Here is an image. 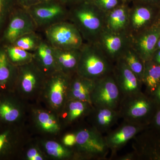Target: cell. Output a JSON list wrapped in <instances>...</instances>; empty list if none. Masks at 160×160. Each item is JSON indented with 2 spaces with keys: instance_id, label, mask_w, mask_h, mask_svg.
Returning <instances> with one entry per match:
<instances>
[{
  "instance_id": "cell-1",
  "label": "cell",
  "mask_w": 160,
  "mask_h": 160,
  "mask_svg": "<svg viewBox=\"0 0 160 160\" xmlns=\"http://www.w3.org/2000/svg\"><path fill=\"white\" fill-rule=\"evenodd\" d=\"M105 12L86 1L69 8L68 20L77 28L85 42H97L105 29Z\"/></svg>"
},
{
  "instance_id": "cell-2",
  "label": "cell",
  "mask_w": 160,
  "mask_h": 160,
  "mask_svg": "<svg viewBox=\"0 0 160 160\" xmlns=\"http://www.w3.org/2000/svg\"><path fill=\"white\" fill-rule=\"evenodd\" d=\"M114 65L97 43L85 42L81 48L77 73L96 81L112 74Z\"/></svg>"
},
{
  "instance_id": "cell-3",
  "label": "cell",
  "mask_w": 160,
  "mask_h": 160,
  "mask_svg": "<svg viewBox=\"0 0 160 160\" xmlns=\"http://www.w3.org/2000/svg\"><path fill=\"white\" fill-rule=\"evenodd\" d=\"M158 107L150 96L142 91L123 97L118 112L123 121L149 126Z\"/></svg>"
},
{
  "instance_id": "cell-4",
  "label": "cell",
  "mask_w": 160,
  "mask_h": 160,
  "mask_svg": "<svg viewBox=\"0 0 160 160\" xmlns=\"http://www.w3.org/2000/svg\"><path fill=\"white\" fill-rule=\"evenodd\" d=\"M75 132V160L106 159L109 150L102 134L91 126L81 127Z\"/></svg>"
},
{
  "instance_id": "cell-5",
  "label": "cell",
  "mask_w": 160,
  "mask_h": 160,
  "mask_svg": "<svg viewBox=\"0 0 160 160\" xmlns=\"http://www.w3.org/2000/svg\"><path fill=\"white\" fill-rule=\"evenodd\" d=\"M47 76L32 60L18 67L13 92L22 100L40 97Z\"/></svg>"
},
{
  "instance_id": "cell-6",
  "label": "cell",
  "mask_w": 160,
  "mask_h": 160,
  "mask_svg": "<svg viewBox=\"0 0 160 160\" xmlns=\"http://www.w3.org/2000/svg\"><path fill=\"white\" fill-rule=\"evenodd\" d=\"M71 77L57 71L46 78L40 97L49 110L58 115L67 102Z\"/></svg>"
},
{
  "instance_id": "cell-7",
  "label": "cell",
  "mask_w": 160,
  "mask_h": 160,
  "mask_svg": "<svg viewBox=\"0 0 160 160\" xmlns=\"http://www.w3.org/2000/svg\"><path fill=\"white\" fill-rule=\"evenodd\" d=\"M43 31L44 38L56 49H81L85 43L79 31L69 20L52 25Z\"/></svg>"
},
{
  "instance_id": "cell-8",
  "label": "cell",
  "mask_w": 160,
  "mask_h": 160,
  "mask_svg": "<svg viewBox=\"0 0 160 160\" xmlns=\"http://www.w3.org/2000/svg\"><path fill=\"white\" fill-rule=\"evenodd\" d=\"M38 31L37 26L27 9L17 6L3 30L0 38V45L11 46L24 35Z\"/></svg>"
},
{
  "instance_id": "cell-9",
  "label": "cell",
  "mask_w": 160,
  "mask_h": 160,
  "mask_svg": "<svg viewBox=\"0 0 160 160\" xmlns=\"http://www.w3.org/2000/svg\"><path fill=\"white\" fill-rule=\"evenodd\" d=\"M27 10L37 26L38 31L68 20L69 18V8L59 0H46Z\"/></svg>"
},
{
  "instance_id": "cell-10",
  "label": "cell",
  "mask_w": 160,
  "mask_h": 160,
  "mask_svg": "<svg viewBox=\"0 0 160 160\" xmlns=\"http://www.w3.org/2000/svg\"><path fill=\"white\" fill-rule=\"evenodd\" d=\"M122 98L112 73L95 81L90 99L94 107H107L118 110Z\"/></svg>"
},
{
  "instance_id": "cell-11",
  "label": "cell",
  "mask_w": 160,
  "mask_h": 160,
  "mask_svg": "<svg viewBox=\"0 0 160 160\" xmlns=\"http://www.w3.org/2000/svg\"><path fill=\"white\" fill-rule=\"evenodd\" d=\"M138 160H160V132L148 127L133 139Z\"/></svg>"
},
{
  "instance_id": "cell-12",
  "label": "cell",
  "mask_w": 160,
  "mask_h": 160,
  "mask_svg": "<svg viewBox=\"0 0 160 160\" xmlns=\"http://www.w3.org/2000/svg\"><path fill=\"white\" fill-rule=\"evenodd\" d=\"M160 7L138 3L129 8V34H137L153 26L158 21Z\"/></svg>"
},
{
  "instance_id": "cell-13",
  "label": "cell",
  "mask_w": 160,
  "mask_h": 160,
  "mask_svg": "<svg viewBox=\"0 0 160 160\" xmlns=\"http://www.w3.org/2000/svg\"><path fill=\"white\" fill-rule=\"evenodd\" d=\"M96 43L115 64L131 45V37L127 33H116L105 29Z\"/></svg>"
},
{
  "instance_id": "cell-14",
  "label": "cell",
  "mask_w": 160,
  "mask_h": 160,
  "mask_svg": "<svg viewBox=\"0 0 160 160\" xmlns=\"http://www.w3.org/2000/svg\"><path fill=\"white\" fill-rule=\"evenodd\" d=\"M148 127L147 125L123 121L117 129L109 132L104 138L109 151H111V158L115 157L118 150Z\"/></svg>"
},
{
  "instance_id": "cell-15",
  "label": "cell",
  "mask_w": 160,
  "mask_h": 160,
  "mask_svg": "<svg viewBox=\"0 0 160 160\" xmlns=\"http://www.w3.org/2000/svg\"><path fill=\"white\" fill-rule=\"evenodd\" d=\"M20 125L0 123V160L13 159L19 154L23 141Z\"/></svg>"
},
{
  "instance_id": "cell-16",
  "label": "cell",
  "mask_w": 160,
  "mask_h": 160,
  "mask_svg": "<svg viewBox=\"0 0 160 160\" xmlns=\"http://www.w3.org/2000/svg\"><path fill=\"white\" fill-rule=\"evenodd\" d=\"M22 101L14 92L0 91V123L20 125L25 113Z\"/></svg>"
},
{
  "instance_id": "cell-17",
  "label": "cell",
  "mask_w": 160,
  "mask_h": 160,
  "mask_svg": "<svg viewBox=\"0 0 160 160\" xmlns=\"http://www.w3.org/2000/svg\"><path fill=\"white\" fill-rule=\"evenodd\" d=\"M131 37V46L145 62L151 60L160 38V23Z\"/></svg>"
},
{
  "instance_id": "cell-18",
  "label": "cell",
  "mask_w": 160,
  "mask_h": 160,
  "mask_svg": "<svg viewBox=\"0 0 160 160\" xmlns=\"http://www.w3.org/2000/svg\"><path fill=\"white\" fill-rule=\"evenodd\" d=\"M112 74L123 98L142 91V82L122 59L115 63Z\"/></svg>"
},
{
  "instance_id": "cell-19",
  "label": "cell",
  "mask_w": 160,
  "mask_h": 160,
  "mask_svg": "<svg viewBox=\"0 0 160 160\" xmlns=\"http://www.w3.org/2000/svg\"><path fill=\"white\" fill-rule=\"evenodd\" d=\"M88 117L91 126L102 134L110 131L121 118L118 110L94 106Z\"/></svg>"
},
{
  "instance_id": "cell-20",
  "label": "cell",
  "mask_w": 160,
  "mask_h": 160,
  "mask_svg": "<svg viewBox=\"0 0 160 160\" xmlns=\"http://www.w3.org/2000/svg\"><path fill=\"white\" fill-rule=\"evenodd\" d=\"M93 106L90 103L78 100L67 101L58 114L62 125L71 126L88 117Z\"/></svg>"
},
{
  "instance_id": "cell-21",
  "label": "cell",
  "mask_w": 160,
  "mask_h": 160,
  "mask_svg": "<svg viewBox=\"0 0 160 160\" xmlns=\"http://www.w3.org/2000/svg\"><path fill=\"white\" fill-rule=\"evenodd\" d=\"M81 53V48L74 49L54 48L55 60L57 71L70 76L76 73Z\"/></svg>"
},
{
  "instance_id": "cell-22",
  "label": "cell",
  "mask_w": 160,
  "mask_h": 160,
  "mask_svg": "<svg viewBox=\"0 0 160 160\" xmlns=\"http://www.w3.org/2000/svg\"><path fill=\"white\" fill-rule=\"evenodd\" d=\"M129 8L126 3L106 13L105 29L116 33L129 34Z\"/></svg>"
},
{
  "instance_id": "cell-23",
  "label": "cell",
  "mask_w": 160,
  "mask_h": 160,
  "mask_svg": "<svg viewBox=\"0 0 160 160\" xmlns=\"http://www.w3.org/2000/svg\"><path fill=\"white\" fill-rule=\"evenodd\" d=\"M32 52L33 62L46 75L57 71L54 48L44 38L37 48Z\"/></svg>"
},
{
  "instance_id": "cell-24",
  "label": "cell",
  "mask_w": 160,
  "mask_h": 160,
  "mask_svg": "<svg viewBox=\"0 0 160 160\" xmlns=\"http://www.w3.org/2000/svg\"><path fill=\"white\" fill-rule=\"evenodd\" d=\"M95 84V81L83 77L77 73L72 76L67 101L78 100L92 105L90 96Z\"/></svg>"
},
{
  "instance_id": "cell-25",
  "label": "cell",
  "mask_w": 160,
  "mask_h": 160,
  "mask_svg": "<svg viewBox=\"0 0 160 160\" xmlns=\"http://www.w3.org/2000/svg\"><path fill=\"white\" fill-rule=\"evenodd\" d=\"M33 119L36 126L44 133L57 134L62 129V124L58 115L51 110L35 109Z\"/></svg>"
},
{
  "instance_id": "cell-26",
  "label": "cell",
  "mask_w": 160,
  "mask_h": 160,
  "mask_svg": "<svg viewBox=\"0 0 160 160\" xmlns=\"http://www.w3.org/2000/svg\"><path fill=\"white\" fill-rule=\"evenodd\" d=\"M18 70L9 61L4 46L0 45V91L13 92Z\"/></svg>"
},
{
  "instance_id": "cell-27",
  "label": "cell",
  "mask_w": 160,
  "mask_h": 160,
  "mask_svg": "<svg viewBox=\"0 0 160 160\" xmlns=\"http://www.w3.org/2000/svg\"><path fill=\"white\" fill-rule=\"evenodd\" d=\"M142 83L145 93L151 96L160 84V65L151 60L145 62Z\"/></svg>"
},
{
  "instance_id": "cell-28",
  "label": "cell",
  "mask_w": 160,
  "mask_h": 160,
  "mask_svg": "<svg viewBox=\"0 0 160 160\" xmlns=\"http://www.w3.org/2000/svg\"><path fill=\"white\" fill-rule=\"evenodd\" d=\"M121 59L142 82L145 62L132 48L131 44L124 52Z\"/></svg>"
},
{
  "instance_id": "cell-29",
  "label": "cell",
  "mask_w": 160,
  "mask_h": 160,
  "mask_svg": "<svg viewBox=\"0 0 160 160\" xmlns=\"http://www.w3.org/2000/svg\"><path fill=\"white\" fill-rule=\"evenodd\" d=\"M43 149L48 156L56 159H75L74 151L62 144L53 140L44 141Z\"/></svg>"
},
{
  "instance_id": "cell-30",
  "label": "cell",
  "mask_w": 160,
  "mask_h": 160,
  "mask_svg": "<svg viewBox=\"0 0 160 160\" xmlns=\"http://www.w3.org/2000/svg\"><path fill=\"white\" fill-rule=\"evenodd\" d=\"M4 47L9 61L17 67L28 64L33 60V55L31 52L13 46Z\"/></svg>"
},
{
  "instance_id": "cell-31",
  "label": "cell",
  "mask_w": 160,
  "mask_h": 160,
  "mask_svg": "<svg viewBox=\"0 0 160 160\" xmlns=\"http://www.w3.org/2000/svg\"><path fill=\"white\" fill-rule=\"evenodd\" d=\"M43 38L38 34L37 31L33 32L19 38L11 46L32 52L37 48Z\"/></svg>"
},
{
  "instance_id": "cell-32",
  "label": "cell",
  "mask_w": 160,
  "mask_h": 160,
  "mask_svg": "<svg viewBox=\"0 0 160 160\" xmlns=\"http://www.w3.org/2000/svg\"><path fill=\"white\" fill-rule=\"evenodd\" d=\"M17 6L16 0H0V38L10 14Z\"/></svg>"
},
{
  "instance_id": "cell-33",
  "label": "cell",
  "mask_w": 160,
  "mask_h": 160,
  "mask_svg": "<svg viewBox=\"0 0 160 160\" xmlns=\"http://www.w3.org/2000/svg\"><path fill=\"white\" fill-rule=\"evenodd\" d=\"M92 3L105 13L123 4L120 0H93Z\"/></svg>"
},
{
  "instance_id": "cell-34",
  "label": "cell",
  "mask_w": 160,
  "mask_h": 160,
  "mask_svg": "<svg viewBox=\"0 0 160 160\" xmlns=\"http://www.w3.org/2000/svg\"><path fill=\"white\" fill-rule=\"evenodd\" d=\"M26 158L28 160H43L45 156L39 148L32 146L26 151Z\"/></svg>"
},
{
  "instance_id": "cell-35",
  "label": "cell",
  "mask_w": 160,
  "mask_h": 160,
  "mask_svg": "<svg viewBox=\"0 0 160 160\" xmlns=\"http://www.w3.org/2000/svg\"><path fill=\"white\" fill-rule=\"evenodd\" d=\"M76 142V136L75 132H69L65 135L62 139V143L64 145L73 150Z\"/></svg>"
},
{
  "instance_id": "cell-36",
  "label": "cell",
  "mask_w": 160,
  "mask_h": 160,
  "mask_svg": "<svg viewBox=\"0 0 160 160\" xmlns=\"http://www.w3.org/2000/svg\"><path fill=\"white\" fill-rule=\"evenodd\" d=\"M18 7L25 9H28L32 6L46 0H16Z\"/></svg>"
},
{
  "instance_id": "cell-37",
  "label": "cell",
  "mask_w": 160,
  "mask_h": 160,
  "mask_svg": "<svg viewBox=\"0 0 160 160\" xmlns=\"http://www.w3.org/2000/svg\"><path fill=\"white\" fill-rule=\"evenodd\" d=\"M149 127L160 132V105L158 106L157 109Z\"/></svg>"
},
{
  "instance_id": "cell-38",
  "label": "cell",
  "mask_w": 160,
  "mask_h": 160,
  "mask_svg": "<svg viewBox=\"0 0 160 160\" xmlns=\"http://www.w3.org/2000/svg\"><path fill=\"white\" fill-rule=\"evenodd\" d=\"M116 158V160H138L136 154L133 151Z\"/></svg>"
},
{
  "instance_id": "cell-39",
  "label": "cell",
  "mask_w": 160,
  "mask_h": 160,
  "mask_svg": "<svg viewBox=\"0 0 160 160\" xmlns=\"http://www.w3.org/2000/svg\"><path fill=\"white\" fill-rule=\"evenodd\" d=\"M64 6L68 8H70L72 6L82 2L86 0H59Z\"/></svg>"
},
{
  "instance_id": "cell-40",
  "label": "cell",
  "mask_w": 160,
  "mask_h": 160,
  "mask_svg": "<svg viewBox=\"0 0 160 160\" xmlns=\"http://www.w3.org/2000/svg\"><path fill=\"white\" fill-rule=\"evenodd\" d=\"M158 106L160 105V84L151 96Z\"/></svg>"
},
{
  "instance_id": "cell-41",
  "label": "cell",
  "mask_w": 160,
  "mask_h": 160,
  "mask_svg": "<svg viewBox=\"0 0 160 160\" xmlns=\"http://www.w3.org/2000/svg\"><path fill=\"white\" fill-rule=\"evenodd\" d=\"M139 1L141 2V3L160 7V0H138Z\"/></svg>"
},
{
  "instance_id": "cell-42",
  "label": "cell",
  "mask_w": 160,
  "mask_h": 160,
  "mask_svg": "<svg viewBox=\"0 0 160 160\" xmlns=\"http://www.w3.org/2000/svg\"><path fill=\"white\" fill-rule=\"evenodd\" d=\"M151 60L160 65V49H156L155 51Z\"/></svg>"
},
{
  "instance_id": "cell-43",
  "label": "cell",
  "mask_w": 160,
  "mask_h": 160,
  "mask_svg": "<svg viewBox=\"0 0 160 160\" xmlns=\"http://www.w3.org/2000/svg\"><path fill=\"white\" fill-rule=\"evenodd\" d=\"M156 49H160V38L159 39L158 41L157 45L156 46Z\"/></svg>"
},
{
  "instance_id": "cell-44",
  "label": "cell",
  "mask_w": 160,
  "mask_h": 160,
  "mask_svg": "<svg viewBox=\"0 0 160 160\" xmlns=\"http://www.w3.org/2000/svg\"><path fill=\"white\" fill-rule=\"evenodd\" d=\"M120 1H121V2L122 3H126V2L127 0H120Z\"/></svg>"
},
{
  "instance_id": "cell-45",
  "label": "cell",
  "mask_w": 160,
  "mask_h": 160,
  "mask_svg": "<svg viewBox=\"0 0 160 160\" xmlns=\"http://www.w3.org/2000/svg\"><path fill=\"white\" fill-rule=\"evenodd\" d=\"M86 1H87V2H92L93 0H86Z\"/></svg>"
},
{
  "instance_id": "cell-46",
  "label": "cell",
  "mask_w": 160,
  "mask_h": 160,
  "mask_svg": "<svg viewBox=\"0 0 160 160\" xmlns=\"http://www.w3.org/2000/svg\"><path fill=\"white\" fill-rule=\"evenodd\" d=\"M158 22H159V23H160V13L159 15V17Z\"/></svg>"
}]
</instances>
